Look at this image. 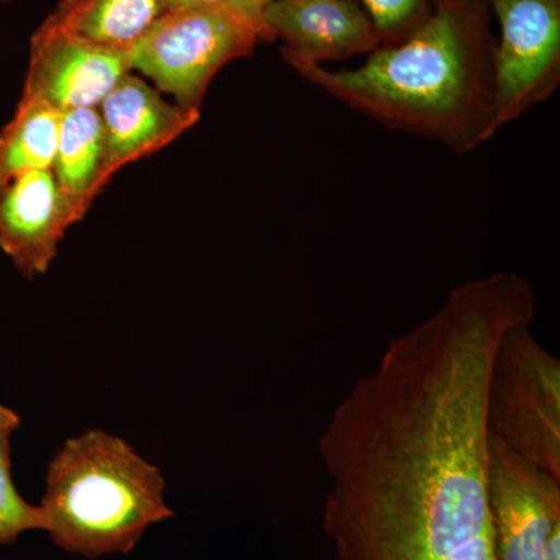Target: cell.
<instances>
[{"label":"cell","instance_id":"1","mask_svg":"<svg viewBox=\"0 0 560 560\" xmlns=\"http://www.w3.org/2000/svg\"><path fill=\"white\" fill-rule=\"evenodd\" d=\"M488 0H436L429 20L355 69L296 65L298 75L390 130L455 151L492 139L493 47Z\"/></svg>","mask_w":560,"mask_h":560},{"label":"cell","instance_id":"2","mask_svg":"<svg viewBox=\"0 0 560 560\" xmlns=\"http://www.w3.org/2000/svg\"><path fill=\"white\" fill-rule=\"evenodd\" d=\"M160 467L102 430L70 438L50 460L39 508L61 550L98 559L128 555L151 525L175 517Z\"/></svg>","mask_w":560,"mask_h":560},{"label":"cell","instance_id":"3","mask_svg":"<svg viewBox=\"0 0 560 560\" xmlns=\"http://www.w3.org/2000/svg\"><path fill=\"white\" fill-rule=\"evenodd\" d=\"M260 40L259 25L226 2L164 11L128 55L132 72L183 108L201 110L220 70L250 57Z\"/></svg>","mask_w":560,"mask_h":560},{"label":"cell","instance_id":"4","mask_svg":"<svg viewBox=\"0 0 560 560\" xmlns=\"http://www.w3.org/2000/svg\"><path fill=\"white\" fill-rule=\"evenodd\" d=\"M486 416L490 436L560 478V361L530 326L512 329L501 340Z\"/></svg>","mask_w":560,"mask_h":560},{"label":"cell","instance_id":"5","mask_svg":"<svg viewBox=\"0 0 560 560\" xmlns=\"http://www.w3.org/2000/svg\"><path fill=\"white\" fill-rule=\"evenodd\" d=\"M500 25L493 47V136L540 105L560 81V0H489Z\"/></svg>","mask_w":560,"mask_h":560},{"label":"cell","instance_id":"6","mask_svg":"<svg viewBox=\"0 0 560 560\" xmlns=\"http://www.w3.org/2000/svg\"><path fill=\"white\" fill-rule=\"evenodd\" d=\"M486 480L495 560H545L560 525V478L489 434Z\"/></svg>","mask_w":560,"mask_h":560},{"label":"cell","instance_id":"7","mask_svg":"<svg viewBox=\"0 0 560 560\" xmlns=\"http://www.w3.org/2000/svg\"><path fill=\"white\" fill-rule=\"evenodd\" d=\"M128 72V50L81 38L47 16L31 39L22 95L49 103L62 114L98 108Z\"/></svg>","mask_w":560,"mask_h":560},{"label":"cell","instance_id":"8","mask_svg":"<svg viewBox=\"0 0 560 560\" xmlns=\"http://www.w3.org/2000/svg\"><path fill=\"white\" fill-rule=\"evenodd\" d=\"M261 25L267 40H282L280 54L291 68L381 49V36L359 0H275Z\"/></svg>","mask_w":560,"mask_h":560},{"label":"cell","instance_id":"9","mask_svg":"<svg viewBox=\"0 0 560 560\" xmlns=\"http://www.w3.org/2000/svg\"><path fill=\"white\" fill-rule=\"evenodd\" d=\"M97 109L103 130L105 186L127 165L167 149L201 117V110L165 101L156 88L135 72L121 77Z\"/></svg>","mask_w":560,"mask_h":560},{"label":"cell","instance_id":"10","mask_svg":"<svg viewBox=\"0 0 560 560\" xmlns=\"http://www.w3.org/2000/svg\"><path fill=\"white\" fill-rule=\"evenodd\" d=\"M73 224L51 171L0 183V249L25 278L49 271Z\"/></svg>","mask_w":560,"mask_h":560},{"label":"cell","instance_id":"11","mask_svg":"<svg viewBox=\"0 0 560 560\" xmlns=\"http://www.w3.org/2000/svg\"><path fill=\"white\" fill-rule=\"evenodd\" d=\"M51 173L73 223H80L106 187L103 183V130L97 108L62 114Z\"/></svg>","mask_w":560,"mask_h":560},{"label":"cell","instance_id":"12","mask_svg":"<svg viewBox=\"0 0 560 560\" xmlns=\"http://www.w3.org/2000/svg\"><path fill=\"white\" fill-rule=\"evenodd\" d=\"M164 11V0H61L49 18L81 38L130 50Z\"/></svg>","mask_w":560,"mask_h":560},{"label":"cell","instance_id":"13","mask_svg":"<svg viewBox=\"0 0 560 560\" xmlns=\"http://www.w3.org/2000/svg\"><path fill=\"white\" fill-rule=\"evenodd\" d=\"M62 113L49 103L22 95L0 128V183L24 173L51 171Z\"/></svg>","mask_w":560,"mask_h":560},{"label":"cell","instance_id":"14","mask_svg":"<svg viewBox=\"0 0 560 560\" xmlns=\"http://www.w3.org/2000/svg\"><path fill=\"white\" fill-rule=\"evenodd\" d=\"M20 425L18 412L0 404V547L14 544L25 530L44 529L43 511L22 499L11 478V436Z\"/></svg>","mask_w":560,"mask_h":560},{"label":"cell","instance_id":"15","mask_svg":"<svg viewBox=\"0 0 560 560\" xmlns=\"http://www.w3.org/2000/svg\"><path fill=\"white\" fill-rule=\"evenodd\" d=\"M381 36V47L397 46L418 31L436 0H359Z\"/></svg>","mask_w":560,"mask_h":560},{"label":"cell","instance_id":"16","mask_svg":"<svg viewBox=\"0 0 560 560\" xmlns=\"http://www.w3.org/2000/svg\"><path fill=\"white\" fill-rule=\"evenodd\" d=\"M271 2H275V0H230L228 3L245 14L254 24L259 25L261 32H264L265 40H267V33H265L264 25H261V14Z\"/></svg>","mask_w":560,"mask_h":560},{"label":"cell","instance_id":"17","mask_svg":"<svg viewBox=\"0 0 560 560\" xmlns=\"http://www.w3.org/2000/svg\"><path fill=\"white\" fill-rule=\"evenodd\" d=\"M230 0H164L165 11L176 9H187V7L217 5V3H226Z\"/></svg>","mask_w":560,"mask_h":560},{"label":"cell","instance_id":"18","mask_svg":"<svg viewBox=\"0 0 560 560\" xmlns=\"http://www.w3.org/2000/svg\"><path fill=\"white\" fill-rule=\"evenodd\" d=\"M545 560H560V525L552 530L550 540H548Z\"/></svg>","mask_w":560,"mask_h":560},{"label":"cell","instance_id":"19","mask_svg":"<svg viewBox=\"0 0 560 560\" xmlns=\"http://www.w3.org/2000/svg\"><path fill=\"white\" fill-rule=\"evenodd\" d=\"M2 2H11V0H2Z\"/></svg>","mask_w":560,"mask_h":560},{"label":"cell","instance_id":"20","mask_svg":"<svg viewBox=\"0 0 560 560\" xmlns=\"http://www.w3.org/2000/svg\"><path fill=\"white\" fill-rule=\"evenodd\" d=\"M488 2H489V0H488Z\"/></svg>","mask_w":560,"mask_h":560}]
</instances>
